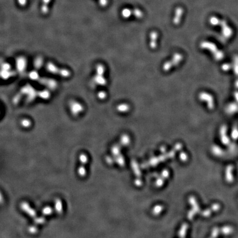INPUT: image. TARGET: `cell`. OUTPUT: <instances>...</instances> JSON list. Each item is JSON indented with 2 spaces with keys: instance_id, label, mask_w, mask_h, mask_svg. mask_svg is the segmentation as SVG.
<instances>
[{
  "instance_id": "obj_28",
  "label": "cell",
  "mask_w": 238,
  "mask_h": 238,
  "mask_svg": "<svg viewBox=\"0 0 238 238\" xmlns=\"http://www.w3.org/2000/svg\"><path fill=\"white\" fill-rule=\"evenodd\" d=\"M237 109V105L234 103H232L228 107L227 110L229 111V113H234Z\"/></svg>"
},
{
  "instance_id": "obj_31",
  "label": "cell",
  "mask_w": 238,
  "mask_h": 238,
  "mask_svg": "<svg viewBox=\"0 0 238 238\" xmlns=\"http://www.w3.org/2000/svg\"><path fill=\"white\" fill-rule=\"evenodd\" d=\"M105 162L108 164V165H111L113 164V163L115 162V158H114L113 157L110 156V155H107V156L105 157Z\"/></svg>"
},
{
  "instance_id": "obj_13",
  "label": "cell",
  "mask_w": 238,
  "mask_h": 238,
  "mask_svg": "<svg viewBox=\"0 0 238 238\" xmlns=\"http://www.w3.org/2000/svg\"><path fill=\"white\" fill-rule=\"evenodd\" d=\"M150 47L152 49H155L157 47V39L158 38V33L156 31H152L150 34Z\"/></svg>"
},
{
  "instance_id": "obj_30",
  "label": "cell",
  "mask_w": 238,
  "mask_h": 238,
  "mask_svg": "<svg viewBox=\"0 0 238 238\" xmlns=\"http://www.w3.org/2000/svg\"><path fill=\"white\" fill-rule=\"evenodd\" d=\"M29 77L32 80L37 81L38 78L39 77V74L36 71H31L29 73Z\"/></svg>"
},
{
  "instance_id": "obj_29",
  "label": "cell",
  "mask_w": 238,
  "mask_h": 238,
  "mask_svg": "<svg viewBox=\"0 0 238 238\" xmlns=\"http://www.w3.org/2000/svg\"><path fill=\"white\" fill-rule=\"evenodd\" d=\"M46 219L44 217H35L34 218V223L36 224H43L45 222Z\"/></svg>"
},
{
  "instance_id": "obj_26",
  "label": "cell",
  "mask_w": 238,
  "mask_h": 238,
  "mask_svg": "<svg viewBox=\"0 0 238 238\" xmlns=\"http://www.w3.org/2000/svg\"><path fill=\"white\" fill-rule=\"evenodd\" d=\"M43 60L42 57H39L38 58H36L34 61L35 67L37 68H41V67H42L43 65Z\"/></svg>"
},
{
  "instance_id": "obj_2",
  "label": "cell",
  "mask_w": 238,
  "mask_h": 238,
  "mask_svg": "<svg viewBox=\"0 0 238 238\" xmlns=\"http://www.w3.org/2000/svg\"><path fill=\"white\" fill-rule=\"evenodd\" d=\"M46 67H47L48 72L64 78L68 77L70 76L71 75L70 72L68 70L65 69V68H59L52 62L48 63Z\"/></svg>"
},
{
  "instance_id": "obj_9",
  "label": "cell",
  "mask_w": 238,
  "mask_h": 238,
  "mask_svg": "<svg viewBox=\"0 0 238 238\" xmlns=\"http://www.w3.org/2000/svg\"><path fill=\"white\" fill-rule=\"evenodd\" d=\"M93 84L97 85H105L107 83V80L104 77V74H99L96 73L93 79Z\"/></svg>"
},
{
  "instance_id": "obj_10",
  "label": "cell",
  "mask_w": 238,
  "mask_h": 238,
  "mask_svg": "<svg viewBox=\"0 0 238 238\" xmlns=\"http://www.w3.org/2000/svg\"><path fill=\"white\" fill-rule=\"evenodd\" d=\"M184 13V10L182 8L180 7H178L175 9V16L173 19V23L175 25H177L180 23L181 20V18Z\"/></svg>"
},
{
  "instance_id": "obj_38",
  "label": "cell",
  "mask_w": 238,
  "mask_h": 238,
  "mask_svg": "<svg viewBox=\"0 0 238 238\" xmlns=\"http://www.w3.org/2000/svg\"><path fill=\"white\" fill-rule=\"evenodd\" d=\"M235 86L238 88V80H237L235 82Z\"/></svg>"
},
{
  "instance_id": "obj_15",
  "label": "cell",
  "mask_w": 238,
  "mask_h": 238,
  "mask_svg": "<svg viewBox=\"0 0 238 238\" xmlns=\"http://www.w3.org/2000/svg\"><path fill=\"white\" fill-rule=\"evenodd\" d=\"M129 109H130L129 105L125 103L121 104L120 105H118L117 107V111L120 113H126L129 111Z\"/></svg>"
},
{
  "instance_id": "obj_5",
  "label": "cell",
  "mask_w": 238,
  "mask_h": 238,
  "mask_svg": "<svg viewBox=\"0 0 238 238\" xmlns=\"http://www.w3.org/2000/svg\"><path fill=\"white\" fill-rule=\"evenodd\" d=\"M199 98L202 101H204L207 103L208 108L212 109L214 108V100L212 96L206 92L201 93L199 95Z\"/></svg>"
},
{
  "instance_id": "obj_27",
  "label": "cell",
  "mask_w": 238,
  "mask_h": 238,
  "mask_svg": "<svg viewBox=\"0 0 238 238\" xmlns=\"http://www.w3.org/2000/svg\"><path fill=\"white\" fill-rule=\"evenodd\" d=\"M233 68H234V73L237 76H238V56H236L234 57Z\"/></svg>"
},
{
  "instance_id": "obj_18",
  "label": "cell",
  "mask_w": 238,
  "mask_h": 238,
  "mask_svg": "<svg viewBox=\"0 0 238 238\" xmlns=\"http://www.w3.org/2000/svg\"><path fill=\"white\" fill-rule=\"evenodd\" d=\"M111 152L114 157H116L120 154V147L118 145H114L111 147Z\"/></svg>"
},
{
  "instance_id": "obj_25",
  "label": "cell",
  "mask_w": 238,
  "mask_h": 238,
  "mask_svg": "<svg viewBox=\"0 0 238 238\" xmlns=\"http://www.w3.org/2000/svg\"><path fill=\"white\" fill-rule=\"evenodd\" d=\"M120 142L123 145V146H126L130 142V139L129 137L127 135H123L121 136V140H120Z\"/></svg>"
},
{
  "instance_id": "obj_34",
  "label": "cell",
  "mask_w": 238,
  "mask_h": 238,
  "mask_svg": "<svg viewBox=\"0 0 238 238\" xmlns=\"http://www.w3.org/2000/svg\"><path fill=\"white\" fill-rule=\"evenodd\" d=\"M99 3L101 7H106L108 5V0H99Z\"/></svg>"
},
{
  "instance_id": "obj_7",
  "label": "cell",
  "mask_w": 238,
  "mask_h": 238,
  "mask_svg": "<svg viewBox=\"0 0 238 238\" xmlns=\"http://www.w3.org/2000/svg\"><path fill=\"white\" fill-rule=\"evenodd\" d=\"M219 25L221 26L223 35L227 38H230L233 34V31L230 27L228 25L227 22L224 20H221Z\"/></svg>"
},
{
  "instance_id": "obj_17",
  "label": "cell",
  "mask_w": 238,
  "mask_h": 238,
  "mask_svg": "<svg viewBox=\"0 0 238 238\" xmlns=\"http://www.w3.org/2000/svg\"><path fill=\"white\" fill-rule=\"evenodd\" d=\"M121 15L124 18H129L132 15V10L130 8H124L121 11Z\"/></svg>"
},
{
  "instance_id": "obj_24",
  "label": "cell",
  "mask_w": 238,
  "mask_h": 238,
  "mask_svg": "<svg viewBox=\"0 0 238 238\" xmlns=\"http://www.w3.org/2000/svg\"><path fill=\"white\" fill-rule=\"evenodd\" d=\"M220 21L221 20L219 19L218 18L216 17H211L209 19V23L210 24L213 25V26H216V25H219V23H220Z\"/></svg>"
},
{
  "instance_id": "obj_4",
  "label": "cell",
  "mask_w": 238,
  "mask_h": 238,
  "mask_svg": "<svg viewBox=\"0 0 238 238\" xmlns=\"http://www.w3.org/2000/svg\"><path fill=\"white\" fill-rule=\"evenodd\" d=\"M70 112L73 115L77 116L83 111V107L80 103L75 100H71L69 103Z\"/></svg>"
},
{
  "instance_id": "obj_35",
  "label": "cell",
  "mask_w": 238,
  "mask_h": 238,
  "mask_svg": "<svg viewBox=\"0 0 238 238\" xmlns=\"http://www.w3.org/2000/svg\"><path fill=\"white\" fill-rule=\"evenodd\" d=\"M230 68V65H229L228 63L224 64V65L222 66V69L224 71H227L229 70Z\"/></svg>"
},
{
  "instance_id": "obj_8",
  "label": "cell",
  "mask_w": 238,
  "mask_h": 238,
  "mask_svg": "<svg viewBox=\"0 0 238 238\" xmlns=\"http://www.w3.org/2000/svg\"><path fill=\"white\" fill-rule=\"evenodd\" d=\"M37 81L41 84H44L45 86H47V87L50 88V89H55L57 87V83L56 82L52 80L51 79H48V78H41L40 76L38 78Z\"/></svg>"
},
{
  "instance_id": "obj_6",
  "label": "cell",
  "mask_w": 238,
  "mask_h": 238,
  "mask_svg": "<svg viewBox=\"0 0 238 238\" xmlns=\"http://www.w3.org/2000/svg\"><path fill=\"white\" fill-rule=\"evenodd\" d=\"M20 208L24 212L26 213L27 214L31 217L35 218L36 216V212L35 210L32 208L29 204L27 202H22L20 204Z\"/></svg>"
},
{
  "instance_id": "obj_1",
  "label": "cell",
  "mask_w": 238,
  "mask_h": 238,
  "mask_svg": "<svg viewBox=\"0 0 238 238\" xmlns=\"http://www.w3.org/2000/svg\"><path fill=\"white\" fill-rule=\"evenodd\" d=\"M200 47L203 49H207L209 50L213 54L215 59H216L217 60H221L224 57V54L223 52L220 50H219L217 49L216 45L213 43L208 42H203L201 43Z\"/></svg>"
},
{
  "instance_id": "obj_23",
  "label": "cell",
  "mask_w": 238,
  "mask_h": 238,
  "mask_svg": "<svg viewBox=\"0 0 238 238\" xmlns=\"http://www.w3.org/2000/svg\"><path fill=\"white\" fill-rule=\"evenodd\" d=\"M53 212V209L50 206H46L42 209V213L44 216H49Z\"/></svg>"
},
{
  "instance_id": "obj_21",
  "label": "cell",
  "mask_w": 238,
  "mask_h": 238,
  "mask_svg": "<svg viewBox=\"0 0 238 238\" xmlns=\"http://www.w3.org/2000/svg\"><path fill=\"white\" fill-rule=\"evenodd\" d=\"M21 125L23 127L25 128V129H28V128L31 126V122L28 118H24L21 120Z\"/></svg>"
},
{
  "instance_id": "obj_11",
  "label": "cell",
  "mask_w": 238,
  "mask_h": 238,
  "mask_svg": "<svg viewBox=\"0 0 238 238\" xmlns=\"http://www.w3.org/2000/svg\"><path fill=\"white\" fill-rule=\"evenodd\" d=\"M17 68L19 72L24 71L27 65L26 60L23 57H19L17 60Z\"/></svg>"
},
{
  "instance_id": "obj_36",
  "label": "cell",
  "mask_w": 238,
  "mask_h": 238,
  "mask_svg": "<svg viewBox=\"0 0 238 238\" xmlns=\"http://www.w3.org/2000/svg\"><path fill=\"white\" fill-rule=\"evenodd\" d=\"M18 2L21 6H24L27 3V0H18Z\"/></svg>"
},
{
  "instance_id": "obj_20",
  "label": "cell",
  "mask_w": 238,
  "mask_h": 238,
  "mask_svg": "<svg viewBox=\"0 0 238 238\" xmlns=\"http://www.w3.org/2000/svg\"><path fill=\"white\" fill-rule=\"evenodd\" d=\"M115 162H116L118 164V165H119V166L121 167H122L125 165L124 158H123L122 155L120 154L118 155L117 156L115 157Z\"/></svg>"
},
{
  "instance_id": "obj_3",
  "label": "cell",
  "mask_w": 238,
  "mask_h": 238,
  "mask_svg": "<svg viewBox=\"0 0 238 238\" xmlns=\"http://www.w3.org/2000/svg\"><path fill=\"white\" fill-rule=\"evenodd\" d=\"M182 60V55L178 53H176L174 55L170 61L165 63L163 67V69L164 71H168L174 66H176Z\"/></svg>"
},
{
  "instance_id": "obj_16",
  "label": "cell",
  "mask_w": 238,
  "mask_h": 238,
  "mask_svg": "<svg viewBox=\"0 0 238 238\" xmlns=\"http://www.w3.org/2000/svg\"><path fill=\"white\" fill-rule=\"evenodd\" d=\"M77 173L78 175L81 177H83L85 176L87 174V170L84 165L82 164L81 166L78 168Z\"/></svg>"
},
{
  "instance_id": "obj_33",
  "label": "cell",
  "mask_w": 238,
  "mask_h": 238,
  "mask_svg": "<svg viewBox=\"0 0 238 238\" xmlns=\"http://www.w3.org/2000/svg\"><path fill=\"white\" fill-rule=\"evenodd\" d=\"M98 98L100 100H104L107 98V93L104 91H100L97 94Z\"/></svg>"
},
{
  "instance_id": "obj_37",
  "label": "cell",
  "mask_w": 238,
  "mask_h": 238,
  "mask_svg": "<svg viewBox=\"0 0 238 238\" xmlns=\"http://www.w3.org/2000/svg\"><path fill=\"white\" fill-rule=\"evenodd\" d=\"M234 97H235V99L236 100L237 102H238V92H237V91H236V92L234 93Z\"/></svg>"
},
{
  "instance_id": "obj_14",
  "label": "cell",
  "mask_w": 238,
  "mask_h": 238,
  "mask_svg": "<svg viewBox=\"0 0 238 238\" xmlns=\"http://www.w3.org/2000/svg\"><path fill=\"white\" fill-rule=\"evenodd\" d=\"M51 0H43V4L41 8V11L43 15H47L49 12V4Z\"/></svg>"
},
{
  "instance_id": "obj_32",
  "label": "cell",
  "mask_w": 238,
  "mask_h": 238,
  "mask_svg": "<svg viewBox=\"0 0 238 238\" xmlns=\"http://www.w3.org/2000/svg\"><path fill=\"white\" fill-rule=\"evenodd\" d=\"M28 232L31 234H35L38 232V228L36 226H30L28 229Z\"/></svg>"
},
{
  "instance_id": "obj_12",
  "label": "cell",
  "mask_w": 238,
  "mask_h": 238,
  "mask_svg": "<svg viewBox=\"0 0 238 238\" xmlns=\"http://www.w3.org/2000/svg\"><path fill=\"white\" fill-rule=\"evenodd\" d=\"M54 209L56 212L58 214H61L63 212V204L60 199H56L55 200Z\"/></svg>"
},
{
  "instance_id": "obj_19",
  "label": "cell",
  "mask_w": 238,
  "mask_h": 238,
  "mask_svg": "<svg viewBox=\"0 0 238 238\" xmlns=\"http://www.w3.org/2000/svg\"><path fill=\"white\" fill-rule=\"evenodd\" d=\"M132 15L135 16L137 18H142L143 16V13L138 8H135L132 10Z\"/></svg>"
},
{
  "instance_id": "obj_22",
  "label": "cell",
  "mask_w": 238,
  "mask_h": 238,
  "mask_svg": "<svg viewBox=\"0 0 238 238\" xmlns=\"http://www.w3.org/2000/svg\"><path fill=\"white\" fill-rule=\"evenodd\" d=\"M79 161L82 164L85 165L88 162V157L85 154L82 153L79 156Z\"/></svg>"
}]
</instances>
